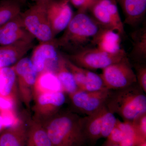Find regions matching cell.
<instances>
[{"label": "cell", "instance_id": "cell-1", "mask_svg": "<svg viewBox=\"0 0 146 146\" xmlns=\"http://www.w3.org/2000/svg\"><path fill=\"white\" fill-rule=\"evenodd\" d=\"M43 125L52 146H84L86 144L83 118L70 112H57Z\"/></svg>", "mask_w": 146, "mask_h": 146}, {"label": "cell", "instance_id": "cell-2", "mask_svg": "<svg viewBox=\"0 0 146 146\" xmlns=\"http://www.w3.org/2000/svg\"><path fill=\"white\" fill-rule=\"evenodd\" d=\"M88 12L77 11L58 39H55L58 48L77 51L92 45V42L102 27Z\"/></svg>", "mask_w": 146, "mask_h": 146}, {"label": "cell", "instance_id": "cell-3", "mask_svg": "<svg viewBox=\"0 0 146 146\" xmlns=\"http://www.w3.org/2000/svg\"><path fill=\"white\" fill-rule=\"evenodd\" d=\"M106 107L123 121L132 122L146 113V94L137 82L123 89L111 90Z\"/></svg>", "mask_w": 146, "mask_h": 146}, {"label": "cell", "instance_id": "cell-4", "mask_svg": "<svg viewBox=\"0 0 146 146\" xmlns=\"http://www.w3.org/2000/svg\"><path fill=\"white\" fill-rule=\"evenodd\" d=\"M72 62L89 70L103 69L127 57L123 49L117 53H110L96 47H89L65 56Z\"/></svg>", "mask_w": 146, "mask_h": 146}, {"label": "cell", "instance_id": "cell-5", "mask_svg": "<svg viewBox=\"0 0 146 146\" xmlns=\"http://www.w3.org/2000/svg\"><path fill=\"white\" fill-rule=\"evenodd\" d=\"M46 6V5L35 3L23 13H21L25 29L40 42H51L55 39L47 18Z\"/></svg>", "mask_w": 146, "mask_h": 146}, {"label": "cell", "instance_id": "cell-6", "mask_svg": "<svg viewBox=\"0 0 146 146\" xmlns=\"http://www.w3.org/2000/svg\"><path fill=\"white\" fill-rule=\"evenodd\" d=\"M88 12L103 28L112 30L121 36H125L124 24L115 0H98Z\"/></svg>", "mask_w": 146, "mask_h": 146}, {"label": "cell", "instance_id": "cell-7", "mask_svg": "<svg viewBox=\"0 0 146 146\" xmlns=\"http://www.w3.org/2000/svg\"><path fill=\"white\" fill-rule=\"evenodd\" d=\"M102 70L100 75L108 90L123 89L137 82L135 72L127 57Z\"/></svg>", "mask_w": 146, "mask_h": 146}, {"label": "cell", "instance_id": "cell-8", "mask_svg": "<svg viewBox=\"0 0 146 146\" xmlns=\"http://www.w3.org/2000/svg\"><path fill=\"white\" fill-rule=\"evenodd\" d=\"M11 67L16 74L21 99L29 108L33 100V87L38 74L29 58L23 57Z\"/></svg>", "mask_w": 146, "mask_h": 146}, {"label": "cell", "instance_id": "cell-9", "mask_svg": "<svg viewBox=\"0 0 146 146\" xmlns=\"http://www.w3.org/2000/svg\"><path fill=\"white\" fill-rule=\"evenodd\" d=\"M110 92L108 89L97 91L79 89L69 96L74 106L87 116L106 106Z\"/></svg>", "mask_w": 146, "mask_h": 146}, {"label": "cell", "instance_id": "cell-10", "mask_svg": "<svg viewBox=\"0 0 146 146\" xmlns=\"http://www.w3.org/2000/svg\"><path fill=\"white\" fill-rule=\"evenodd\" d=\"M46 13L54 36L65 30L74 15L69 0H51Z\"/></svg>", "mask_w": 146, "mask_h": 146}, {"label": "cell", "instance_id": "cell-11", "mask_svg": "<svg viewBox=\"0 0 146 146\" xmlns=\"http://www.w3.org/2000/svg\"><path fill=\"white\" fill-rule=\"evenodd\" d=\"M55 41L40 42L33 50L30 59L37 74L45 70L54 72L60 56Z\"/></svg>", "mask_w": 146, "mask_h": 146}, {"label": "cell", "instance_id": "cell-12", "mask_svg": "<svg viewBox=\"0 0 146 146\" xmlns=\"http://www.w3.org/2000/svg\"><path fill=\"white\" fill-rule=\"evenodd\" d=\"M33 99L34 118L41 121L42 120H46L56 114L65 101L63 92L39 94L33 97Z\"/></svg>", "mask_w": 146, "mask_h": 146}, {"label": "cell", "instance_id": "cell-13", "mask_svg": "<svg viewBox=\"0 0 146 146\" xmlns=\"http://www.w3.org/2000/svg\"><path fill=\"white\" fill-rule=\"evenodd\" d=\"M21 13L0 28V46L12 44L22 41H33L34 37L23 25Z\"/></svg>", "mask_w": 146, "mask_h": 146}, {"label": "cell", "instance_id": "cell-14", "mask_svg": "<svg viewBox=\"0 0 146 146\" xmlns=\"http://www.w3.org/2000/svg\"><path fill=\"white\" fill-rule=\"evenodd\" d=\"M33 46V41H22L12 44L0 46V70L13 66L24 57Z\"/></svg>", "mask_w": 146, "mask_h": 146}, {"label": "cell", "instance_id": "cell-15", "mask_svg": "<svg viewBox=\"0 0 146 146\" xmlns=\"http://www.w3.org/2000/svg\"><path fill=\"white\" fill-rule=\"evenodd\" d=\"M124 16L123 24L131 27L138 25L146 13V0H115Z\"/></svg>", "mask_w": 146, "mask_h": 146}, {"label": "cell", "instance_id": "cell-16", "mask_svg": "<svg viewBox=\"0 0 146 146\" xmlns=\"http://www.w3.org/2000/svg\"><path fill=\"white\" fill-rule=\"evenodd\" d=\"M121 42V36L117 32L102 28L93 40L92 45L106 52L115 54L123 49Z\"/></svg>", "mask_w": 146, "mask_h": 146}, {"label": "cell", "instance_id": "cell-17", "mask_svg": "<svg viewBox=\"0 0 146 146\" xmlns=\"http://www.w3.org/2000/svg\"><path fill=\"white\" fill-rule=\"evenodd\" d=\"M106 106L83 118L84 133L86 143L93 146L101 138L102 117Z\"/></svg>", "mask_w": 146, "mask_h": 146}, {"label": "cell", "instance_id": "cell-18", "mask_svg": "<svg viewBox=\"0 0 146 146\" xmlns=\"http://www.w3.org/2000/svg\"><path fill=\"white\" fill-rule=\"evenodd\" d=\"M56 92L63 91L54 72L45 70L38 74L33 87V97L39 94Z\"/></svg>", "mask_w": 146, "mask_h": 146}, {"label": "cell", "instance_id": "cell-19", "mask_svg": "<svg viewBox=\"0 0 146 146\" xmlns=\"http://www.w3.org/2000/svg\"><path fill=\"white\" fill-rule=\"evenodd\" d=\"M27 128L21 121L0 133V146H27Z\"/></svg>", "mask_w": 146, "mask_h": 146}, {"label": "cell", "instance_id": "cell-20", "mask_svg": "<svg viewBox=\"0 0 146 146\" xmlns=\"http://www.w3.org/2000/svg\"><path fill=\"white\" fill-rule=\"evenodd\" d=\"M54 72L60 82L63 93L69 96L79 89L74 76L66 65L63 55L60 54Z\"/></svg>", "mask_w": 146, "mask_h": 146}, {"label": "cell", "instance_id": "cell-21", "mask_svg": "<svg viewBox=\"0 0 146 146\" xmlns=\"http://www.w3.org/2000/svg\"><path fill=\"white\" fill-rule=\"evenodd\" d=\"M27 146H52L43 123L35 118L27 128Z\"/></svg>", "mask_w": 146, "mask_h": 146}, {"label": "cell", "instance_id": "cell-22", "mask_svg": "<svg viewBox=\"0 0 146 146\" xmlns=\"http://www.w3.org/2000/svg\"><path fill=\"white\" fill-rule=\"evenodd\" d=\"M132 49L129 57L136 63H145L146 59V26L133 31L131 34Z\"/></svg>", "mask_w": 146, "mask_h": 146}, {"label": "cell", "instance_id": "cell-23", "mask_svg": "<svg viewBox=\"0 0 146 146\" xmlns=\"http://www.w3.org/2000/svg\"><path fill=\"white\" fill-rule=\"evenodd\" d=\"M17 87V78L12 67L2 68L0 70V95L16 100Z\"/></svg>", "mask_w": 146, "mask_h": 146}, {"label": "cell", "instance_id": "cell-24", "mask_svg": "<svg viewBox=\"0 0 146 146\" xmlns=\"http://www.w3.org/2000/svg\"><path fill=\"white\" fill-rule=\"evenodd\" d=\"M116 125L124 134L123 139L119 144L120 146H136L146 141L137 133L131 122L121 121L117 119Z\"/></svg>", "mask_w": 146, "mask_h": 146}, {"label": "cell", "instance_id": "cell-25", "mask_svg": "<svg viewBox=\"0 0 146 146\" xmlns=\"http://www.w3.org/2000/svg\"><path fill=\"white\" fill-rule=\"evenodd\" d=\"M21 13V4L16 0H4L0 3V28Z\"/></svg>", "mask_w": 146, "mask_h": 146}, {"label": "cell", "instance_id": "cell-26", "mask_svg": "<svg viewBox=\"0 0 146 146\" xmlns=\"http://www.w3.org/2000/svg\"><path fill=\"white\" fill-rule=\"evenodd\" d=\"M117 121L115 114L106 107L102 117L101 138H107L116 126Z\"/></svg>", "mask_w": 146, "mask_h": 146}, {"label": "cell", "instance_id": "cell-27", "mask_svg": "<svg viewBox=\"0 0 146 146\" xmlns=\"http://www.w3.org/2000/svg\"><path fill=\"white\" fill-rule=\"evenodd\" d=\"M0 115L2 119L3 123L5 129L15 126L21 121L16 115L15 110L2 112L0 113Z\"/></svg>", "mask_w": 146, "mask_h": 146}, {"label": "cell", "instance_id": "cell-28", "mask_svg": "<svg viewBox=\"0 0 146 146\" xmlns=\"http://www.w3.org/2000/svg\"><path fill=\"white\" fill-rule=\"evenodd\" d=\"M137 83L145 93H146V65L145 63H135Z\"/></svg>", "mask_w": 146, "mask_h": 146}, {"label": "cell", "instance_id": "cell-29", "mask_svg": "<svg viewBox=\"0 0 146 146\" xmlns=\"http://www.w3.org/2000/svg\"><path fill=\"white\" fill-rule=\"evenodd\" d=\"M131 122L138 135L146 140V113L139 116Z\"/></svg>", "mask_w": 146, "mask_h": 146}, {"label": "cell", "instance_id": "cell-30", "mask_svg": "<svg viewBox=\"0 0 146 146\" xmlns=\"http://www.w3.org/2000/svg\"><path fill=\"white\" fill-rule=\"evenodd\" d=\"M72 5L78 9V11L88 12L98 0H69Z\"/></svg>", "mask_w": 146, "mask_h": 146}, {"label": "cell", "instance_id": "cell-31", "mask_svg": "<svg viewBox=\"0 0 146 146\" xmlns=\"http://www.w3.org/2000/svg\"><path fill=\"white\" fill-rule=\"evenodd\" d=\"M16 100L0 95V113L14 110Z\"/></svg>", "mask_w": 146, "mask_h": 146}, {"label": "cell", "instance_id": "cell-32", "mask_svg": "<svg viewBox=\"0 0 146 146\" xmlns=\"http://www.w3.org/2000/svg\"><path fill=\"white\" fill-rule=\"evenodd\" d=\"M124 137V134L123 131L116 125L107 137L106 142L110 143L119 145L123 139Z\"/></svg>", "mask_w": 146, "mask_h": 146}, {"label": "cell", "instance_id": "cell-33", "mask_svg": "<svg viewBox=\"0 0 146 146\" xmlns=\"http://www.w3.org/2000/svg\"><path fill=\"white\" fill-rule=\"evenodd\" d=\"M35 2V3L43 4H48L51 0H32Z\"/></svg>", "mask_w": 146, "mask_h": 146}, {"label": "cell", "instance_id": "cell-34", "mask_svg": "<svg viewBox=\"0 0 146 146\" xmlns=\"http://www.w3.org/2000/svg\"><path fill=\"white\" fill-rule=\"evenodd\" d=\"M5 129L4 127L2 119L0 115V133Z\"/></svg>", "mask_w": 146, "mask_h": 146}, {"label": "cell", "instance_id": "cell-35", "mask_svg": "<svg viewBox=\"0 0 146 146\" xmlns=\"http://www.w3.org/2000/svg\"><path fill=\"white\" fill-rule=\"evenodd\" d=\"M102 146H120L118 144L110 143L106 142Z\"/></svg>", "mask_w": 146, "mask_h": 146}, {"label": "cell", "instance_id": "cell-36", "mask_svg": "<svg viewBox=\"0 0 146 146\" xmlns=\"http://www.w3.org/2000/svg\"><path fill=\"white\" fill-rule=\"evenodd\" d=\"M16 1L20 3V4H23L25 3L27 1V0H16Z\"/></svg>", "mask_w": 146, "mask_h": 146}, {"label": "cell", "instance_id": "cell-37", "mask_svg": "<svg viewBox=\"0 0 146 146\" xmlns=\"http://www.w3.org/2000/svg\"><path fill=\"white\" fill-rule=\"evenodd\" d=\"M136 146H146V141L142 142Z\"/></svg>", "mask_w": 146, "mask_h": 146}]
</instances>
